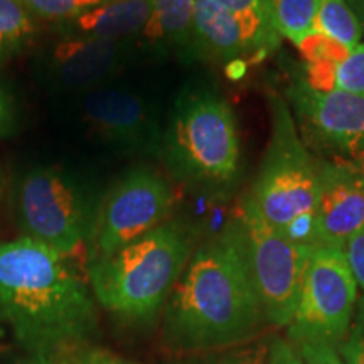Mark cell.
<instances>
[{
  "mask_svg": "<svg viewBox=\"0 0 364 364\" xmlns=\"http://www.w3.org/2000/svg\"><path fill=\"white\" fill-rule=\"evenodd\" d=\"M166 339L177 351L250 343L265 314L238 218L191 255L166 304Z\"/></svg>",
  "mask_w": 364,
  "mask_h": 364,
  "instance_id": "cell-1",
  "label": "cell"
},
{
  "mask_svg": "<svg viewBox=\"0 0 364 364\" xmlns=\"http://www.w3.org/2000/svg\"><path fill=\"white\" fill-rule=\"evenodd\" d=\"M0 322L44 364L93 338L97 300L66 257L22 236L0 245Z\"/></svg>",
  "mask_w": 364,
  "mask_h": 364,
  "instance_id": "cell-2",
  "label": "cell"
},
{
  "mask_svg": "<svg viewBox=\"0 0 364 364\" xmlns=\"http://www.w3.org/2000/svg\"><path fill=\"white\" fill-rule=\"evenodd\" d=\"M171 176L189 188L223 196L240 177V136L230 103L211 88L182 91L159 142Z\"/></svg>",
  "mask_w": 364,
  "mask_h": 364,
  "instance_id": "cell-3",
  "label": "cell"
},
{
  "mask_svg": "<svg viewBox=\"0 0 364 364\" xmlns=\"http://www.w3.org/2000/svg\"><path fill=\"white\" fill-rule=\"evenodd\" d=\"M193 250L189 231L166 221L110 257L88 263L91 292L105 311L152 321L166 306Z\"/></svg>",
  "mask_w": 364,
  "mask_h": 364,
  "instance_id": "cell-4",
  "label": "cell"
},
{
  "mask_svg": "<svg viewBox=\"0 0 364 364\" xmlns=\"http://www.w3.org/2000/svg\"><path fill=\"white\" fill-rule=\"evenodd\" d=\"M270 139L248 198L279 230L314 216L318 193V161L300 139L289 103L270 97Z\"/></svg>",
  "mask_w": 364,
  "mask_h": 364,
  "instance_id": "cell-5",
  "label": "cell"
},
{
  "mask_svg": "<svg viewBox=\"0 0 364 364\" xmlns=\"http://www.w3.org/2000/svg\"><path fill=\"white\" fill-rule=\"evenodd\" d=\"M97 206L70 172L56 167H36L17 182L16 209L22 233L66 258L88 248Z\"/></svg>",
  "mask_w": 364,
  "mask_h": 364,
  "instance_id": "cell-6",
  "label": "cell"
},
{
  "mask_svg": "<svg viewBox=\"0 0 364 364\" xmlns=\"http://www.w3.org/2000/svg\"><path fill=\"white\" fill-rule=\"evenodd\" d=\"M238 221L243 228L265 321L277 327H289L312 247L290 240L284 231L270 225L248 196L240 206Z\"/></svg>",
  "mask_w": 364,
  "mask_h": 364,
  "instance_id": "cell-7",
  "label": "cell"
},
{
  "mask_svg": "<svg viewBox=\"0 0 364 364\" xmlns=\"http://www.w3.org/2000/svg\"><path fill=\"white\" fill-rule=\"evenodd\" d=\"M172 199L171 186L150 167L135 166L124 172L97 206L88 263L110 257L166 223Z\"/></svg>",
  "mask_w": 364,
  "mask_h": 364,
  "instance_id": "cell-8",
  "label": "cell"
},
{
  "mask_svg": "<svg viewBox=\"0 0 364 364\" xmlns=\"http://www.w3.org/2000/svg\"><path fill=\"white\" fill-rule=\"evenodd\" d=\"M356 306L358 282L344 248H312L289 324L290 344L324 341L338 348L348 334Z\"/></svg>",
  "mask_w": 364,
  "mask_h": 364,
  "instance_id": "cell-9",
  "label": "cell"
},
{
  "mask_svg": "<svg viewBox=\"0 0 364 364\" xmlns=\"http://www.w3.org/2000/svg\"><path fill=\"white\" fill-rule=\"evenodd\" d=\"M284 98L307 145L343 161L364 164V98L343 90H317L302 71H289Z\"/></svg>",
  "mask_w": 364,
  "mask_h": 364,
  "instance_id": "cell-10",
  "label": "cell"
},
{
  "mask_svg": "<svg viewBox=\"0 0 364 364\" xmlns=\"http://www.w3.org/2000/svg\"><path fill=\"white\" fill-rule=\"evenodd\" d=\"M316 247L344 248L364 228V164L318 161ZM314 247V248H316Z\"/></svg>",
  "mask_w": 364,
  "mask_h": 364,
  "instance_id": "cell-11",
  "label": "cell"
},
{
  "mask_svg": "<svg viewBox=\"0 0 364 364\" xmlns=\"http://www.w3.org/2000/svg\"><path fill=\"white\" fill-rule=\"evenodd\" d=\"M83 120L100 139L129 150H159L156 118L135 91L97 88L83 100Z\"/></svg>",
  "mask_w": 364,
  "mask_h": 364,
  "instance_id": "cell-12",
  "label": "cell"
},
{
  "mask_svg": "<svg viewBox=\"0 0 364 364\" xmlns=\"http://www.w3.org/2000/svg\"><path fill=\"white\" fill-rule=\"evenodd\" d=\"M125 41L61 38L48 61L49 76L65 90H97L124 66Z\"/></svg>",
  "mask_w": 364,
  "mask_h": 364,
  "instance_id": "cell-13",
  "label": "cell"
},
{
  "mask_svg": "<svg viewBox=\"0 0 364 364\" xmlns=\"http://www.w3.org/2000/svg\"><path fill=\"white\" fill-rule=\"evenodd\" d=\"M154 0H105L98 7L75 19L59 22L63 38L127 41L142 34L152 12Z\"/></svg>",
  "mask_w": 364,
  "mask_h": 364,
  "instance_id": "cell-14",
  "label": "cell"
},
{
  "mask_svg": "<svg viewBox=\"0 0 364 364\" xmlns=\"http://www.w3.org/2000/svg\"><path fill=\"white\" fill-rule=\"evenodd\" d=\"M193 48L209 58L230 65L253 56L240 22L213 0L194 2Z\"/></svg>",
  "mask_w": 364,
  "mask_h": 364,
  "instance_id": "cell-15",
  "label": "cell"
},
{
  "mask_svg": "<svg viewBox=\"0 0 364 364\" xmlns=\"http://www.w3.org/2000/svg\"><path fill=\"white\" fill-rule=\"evenodd\" d=\"M196 0H154L142 36L150 44L193 48Z\"/></svg>",
  "mask_w": 364,
  "mask_h": 364,
  "instance_id": "cell-16",
  "label": "cell"
},
{
  "mask_svg": "<svg viewBox=\"0 0 364 364\" xmlns=\"http://www.w3.org/2000/svg\"><path fill=\"white\" fill-rule=\"evenodd\" d=\"M240 22L253 58L265 56L279 48L280 36L272 24L270 0H213Z\"/></svg>",
  "mask_w": 364,
  "mask_h": 364,
  "instance_id": "cell-17",
  "label": "cell"
},
{
  "mask_svg": "<svg viewBox=\"0 0 364 364\" xmlns=\"http://www.w3.org/2000/svg\"><path fill=\"white\" fill-rule=\"evenodd\" d=\"M36 33V17L19 0H0V65L24 51Z\"/></svg>",
  "mask_w": 364,
  "mask_h": 364,
  "instance_id": "cell-18",
  "label": "cell"
},
{
  "mask_svg": "<svg viewBox=\"0 0 364 364\" xmlns=\"http://www.w3.org/2000/svg\"><path fill=\"white\" fill-rule=\"evenodd\" d=\"M316 31L349 51L361 44L363 24L348 0H318Z\"/></svg>",
  "mask_w": 364,
  "mask_h": 364,
  "instance_id": "cell-19",
  "label": "cell"
},
{
  "mask_svg": "<svg viewBox=\"0 0 364 364\" xmlns=\"http://www.w3.org/2000/svg\"><path fill=\"white\" fill-rule=\"evenodd\" d=\"M318 0H270L272 24L280 38L299 46L316 31Z\"/></svg>",
  "mask_w": 364,
  "mask_h": 364,
  "instance_id": "cell-20",
  "label": "cell"
},
{
  "mask_svg": "<svg viewBox=\"0 0 364 364\" xmlns=\"http://www.w3.org/2000/svg\"><path fill=\"white\" fill-rule=\"evenodd\" d=\"M19 2L31 16L59 24L98 7L105 0H19Z\"/></svg>",
  "mask_w": 364,
  "mask_h": 364,
  "instance_id": "cell-21",
  "label": "cell"
},
{
  "mask_svg": "<svg viewBox=\"0 0 364 364\" xmlns=\"http://www.w3.org/2000/svg\"><path fill=\"white\" fill-rule=\"evenodd\" d=\"M268 353H270V344L245 343L177 364H268Z\"/></svg>",
  "mask_w": 364,
  "mask_h": 364,
  "instance_id": "cell-22",
  "label": "cell"
},
{
  "mask_svg": "<svg viewBox=\"0 0 364 364\" xmlns=\"http://www.w3.org/2000/svg\"><path fill=\"white\" fill-rule=\"evenodd\" d=\"M336 88L364 98V43L349 51L348 58L339 63L334 76Z\"/></svg>",
  "mask_w": 364,
  "mask_h": 364,
  "instance_id": "cell-23",
  "label": "cell"
},
{
  "mask_svg": "<svg viewBox=\"0 0 364 364\" xmlns=\"http://www.w3.org/2000/svg\"><path fill=\"white\" fill-rule=\"evenodd\" d=\"M338 351L346 364H364V297L358 299L353 322Z\"/></svg>",
  "mask_w": 364,
  "mask_h": 364,
  "instance_id": "cell-24",
  "label": "cell"
},
{
  "mask_svg": "<svg viewBox=\"0 0 364 364\" xmlns=\"http://www.w3.org/2000/svg\"><path fill=\"white\" fill-rule=\"evenodd\" d=\"M304 364H346L334 344L324 341H304L292 344Z\"/></svg>",
  "mask_w": 364,
  "mask_h": 364,
  "instance_id": "cell-25",
  "label": "cell"
},
{
  "mask_svg": "<svg viewBox=\"0 0 364 364\" xmlns=\"http://www.w3.org/2000/svg\"><path fill=\"white\" fill-rule=\"evenodd\" d=\"M19 130V110L7 86L0 83V139H9Z\"/></svg>",
  "mask_w": 364,
  "mask_h": 364,
  "instance_id": "cell-26",
  "label": "cell"
},
{
  "mask_svg": "<svg viewBox=\"0 0 364 364\" xmlns=\"http://www.w3.org/2000/svg\"><path fill=\"white\" fill-rule=\"evenodd\" d=\"M344 253L358 285L364 289V228L346 243Z\"/></svg>",
  "mask_w": 364,
  "mask_h": 364,
  "instance_id": "cell-27",
  "label": "cell"
},
{
  "mask_svg": "<svg viewBox=\"0 0 364 364\" xmlns=\"http://www.w3.org/2000/svg\"><path fill=\"white\" fill-rule=\"evenodd\" d=\"M268 364H304L297 349L289 341L275 339L270 344L268 353Z\"/></svg>",
  "mask_w": 364,
  "mask_h": 364,
  "instance_id": "cell-28",
  "label": "cell"
},
{
  "mask_svg": "<svg viewBox=\"0 0 364 364\" xmlns=\"http://www.w3.org/2000/svg\"><path fill=\"white\" fill-rule=\"evenodd\" d=\"M78 364H134L124 359L113 356V354L107 351H100V349H91V351H85L78 356Z\"/></svg>",
  "mask_w": 364,
  "mask_h": 364,
  "instance_id": "cell-29",
  "label": "cell"
},
{
  "mask_svg": "<svg viewBox=\"0 0 364 364\" xmlns=\"http://www.w3.org/2000/svg\"><path fill=\"white\" fill-rule=\"evenodd\" d=\"M348 4L354 11V14L359 17L361 24H364V0H348Z\"/></svg>",
  "mask_w": 364,
  "mask_h": 364,
  "instance_id": "cell-30",
  "label": "cell"
},
{
  "mask_svg": "<svg viewBox=\"0 0 364 364\" xmlns=\"http://www.w3.org/2000/svg\"><path fill=\"white\" fill-rule=\"evenodd\" d=\"M0 191H2V172H0Z\"/></svg>",
  "mask_w": 364,
  "mask_h": 364,
  "instance_id": "cell-31",
  "label": "cell"
}]
</instances>
